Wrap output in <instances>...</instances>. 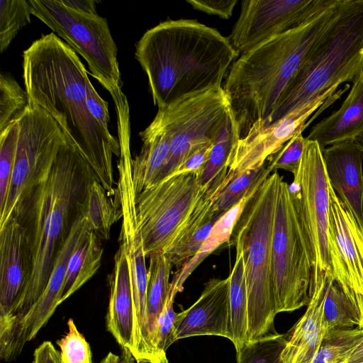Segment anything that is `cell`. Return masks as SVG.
<instances>
[{
    "label": "cell",
    "instance_id": "37",
    "mask_svg": "<svg viewBox=\"0 0 363 363\" xmlns=\"http://www.w3.org/2000/svg\"><path fill=\"white\" fill-rule=\"evenodd\" d=\"M31 6L26 0L0 1V50L5 51L19 30L30 22Z\"/></svg>",
    "mask_w": 363,
    "mask_h": 363
},
{
    "label": "cell",
    "instance_id": "26",
    "mask_svg": "<svg viewBox=\"0 0 363 363\" xmlns=\"http://www.w3.org/2000/svg\"><path fill=\"white\" fill-rule=\"evenodd\" d=\"M239 139L238 124L230 111L213 141L204 169L198 177L200 185L207 193L222 191L230 183L225 177L231 155Z\"/></svg>",
    "mask_w": 363,
    "mask_h": 363
},
{
    "label": "cell",
    "instance_id": "48",
    "mask_svg": "<svg viewBox=\"0 0 363 363\" xmlns=\"http://www.w3.org/2000/svg\"><path fill=\"white\" fill-rule=\"evenodd\" d=\"M360 78L362 79V82H363V66L362 68V71L360 72ZM361 149L362 153H363V134L358 138V140L356 141Z\"/></svg>",
    "mask_w": 363,
    "mask_h": 363
},
{
    "label": "cell",
    "instance_id": "39",
    "mask_svg": "<svg viewBox=\"0 0 363 363\" xmlns=\"http://www.w3.org/2000/svg\"><path fill=\"white\" fill-rule=\"evenodd\" d=\"M68 332L56 341L62 363H92L90 346L78 330L73 319L67 321Z\"/></svg>",
    "mask_w": 363,
    "mask_h": 363
},
{
    "label": "cell",
    "instance_id": "25",
    "mask_svg": "<svg viewBox=\"0 0 363 363\" xmlns=\"http://www.w3.org/2000/svg\"><path fill=\"white\" fill-rule=\"evenodd\" d=\"M214 199L203 196L172 247L164 253L173 266L182 267L195 256L217 220L223 215L216 213Z\"/></svg>",
    "mask_w": 363,
    "mask_h": 363
},
{
    "label": "cell",
    "instance_id": "8",
    "mask_svg": "<svg viewBox=\"0 0 363 363\" xmlns=\"http://www.w3.org/2000/svg\"><path fill=\"white\" fill-rule=\"evenodd\" d=\"M313 259L303 232L290 185L280 181L272 248V278L277 313L308 304Z\"/></svg>",
    "mask_w": 363,
    "mask_h": 363
},
{
    "label": "cell",
    "instance_id": "24",
    "mask_svg": "<svg viewBox=\"0 0 363 363\" xmlns=\"http://www.w3.org/2000/svg\"><path fill=\"white\" fill-rule=\"evenodd\" d=\"M139 135L143 144L139 154L132 160V177L136 195L155 183L167 162L170 145L169 135L156 116Z\"/></svg>",
    "mask_w": 363,
    "mask_h": 363
},
{
    "label": "cell",
    "instance_id": "30",
    "mask_svg": "<svg viewBox=\"0 0 363 363\" xmlns=\"http://www.w3.org/2000/svg\"><path fill=\"white\" fill-rule=\"evenodd\" d=\"M81 213L86 220L89 231L102 240L110 237L111 226L122 218V211L116 199L113 200L96 179L88 187Z\"/></svg>",
    "mask_w": 363,
    "mask_h": 363
},
{
    "label": "cell",
    "instance_id": "3",
    "mask_svg": "<svg viewBox=\"0 0 363 363\" xmlns=\"http://www.w3.org/2000/svg\"><path fill=\"white\" fill-rule=\"evenodd\" d=\"M135 55L158 109L221 87L240 56L228 37L192 19L167 20L147 30Z\"/></svg>",
    "mask_w": 363,
    "mask_h": 363
},
{
    "label": "cell",
    "instance_id": "16",
    "mask_svg": "<svg viewBox=\"0 0 363 363\" xmlns=\"http://www.w3.org/2000/svg\"><path fill=\"white\" fill-rule=\"evenodd\" d=\"M337 89L327 91L272 125L251 129L245 137L238 141L231 155L225 178L231 182L244 173L262 167L294 136L303 132L308 119Z\"/></svg>",
    "mask_w": 363,
    "mask_h": 363
},
{
    "label": "cell",
    "instance_id": "42",
    "mask_svg": "<svg viewBox=\"0 0 363 363\" xmlns=\"http://www.w3.org/2000/svg\"><path fill=\"white\" fill-rule=\"evenodd\" d=\"M194 9L218 16L223 19L231 17L237 0H186Z\"/></svg>",
    "mask_w": 363,
    "mask_h": 363
},
{
    "label": "cell",
    "instance_id": "11",
    "mask_svg": "<svg viewBox=\"0 0 363 363\" xmlns=\"http://www.w3.org/2000/svg\"><path fill=\"white\" fill-rule=\"evenodd\" d=\"M230 111L223 86L158 109L156 116L169 135L170 145L165 166L155 184L170 176L199 147L213 143Z\"/></svg>",
    "mask_w": 363,
    "mask_h": 363
},
{
    "label": "cell",
    "instance_id": "2",
    "mask_svg": "<svg viewBox=\"0 0 363 363\" xmlns=\"http://www.w3.org/2000/svg\"><path fill=\"white\" fill-rule=\"evenodd\" d=\"M84 156L72 144L60 150L48 177L19 203L13 216L26 228L33 270L23 296L0 332L12 337L22 319L43 293L55 259L82 214L88 187L96 179Z\"/></svg>",
    "mask_w": 363,
    "mask_h": 363
},
{
    "label": "cell",
    "instance_id": "9",
    "mask_svg": "<svg viewBox=\"0 0 363 363\" xmlns=\"http://www.w3.org/2000/svg\"><path fill=\"white\" fill-rule=\"evenodd\" d=\"M18 121L17 149L9 191L0 206V229L26 196L48 177L60 150L69 143L57 123L37 105L29 103Z\"/></svg>",
    "mask_w": 363,
    "mask_h": 363
},
{
    "label": "cell",
    "instance_id": "22",
    "mask_svg": "<svg viewBox=\"0 0 363 363\" xmlns=\"http://www.w3.org/2000/svg\"><path fill=\"white\" fill-rule=\"evenodd\" d=\"M326 274L319 284L311 288L305 313L290 330L289 339L281 353L283 363H311L330 330L324 314Z\"/></svg>",
    "mask_w": 363,
    "mask_h": 363
},
{
    "label": "cell",
    "instance_id": "5",
    "mask_svg": "<svg viewBox=\"0 0 363 363\" xmlns=\"http://www.w3.org/2000/svg\"><path fill=\"white\" fill-rule=\"evenodd\" d=\"M362 66L363 0H340L332 23L306 54L261 128L342 83L353 82Z\"/></svg>",
    "mask_w": 363,
    "mask_h": 363
},
{
    "label": "cell",
    "instance_id": "10",
    "mask_svg": "<svg viewBox=\"0 0 363 363\" xmlns=\"http://www.w3.org/2000/svg\"><path fill=\"white\" fill-rule=\"evenodd\" d=\"M206 191L195 173L172 174L136 195L138 226L146 257L174 244Z\"/></svg>",
    "mask_w": 363,
    "mask_h": 363
},
{
    "label": "cell",
    "instance_id": "50",
    "mask_svg": "<svg viewBox=\"0 0 363 363\" xmlns=\"http://www.w3.org/2000/svg\"><path fill=\"white\" fill-rule=\"evenodd\" d=\"M137 363H147V362H137Z\"/></svg>",
    "mask_w": 363,
    "mask_h": 363
},
{
    "label": "cell",
    "instance_id": "32",
    "mask_svg": "<svg viewBox=\"0 0 363 363\" xmlns=\"http://www.w3.org/2000/svg\"><path fill=\"white\" fill-rule=\"evenodd\" d=\"M326 281L324 314L329 330L359 328V317L340 284L329 274H326Z\"/></svg>",
    "mask_w": 363,
    "mask_h": 363
},
{
    "label": "cell",
    "instance_id": "4",
    "mask_svg": "<svg viewBox=\"0 0 363 363\" xmlns=\"http://www.w3.org/2000/svg\"><path fill=\"white\" fill-rule=\"evenodd\" d=\"M339 1L301 26L240 55L232 64L223 88L240 139L251 129L264 125L306 54L332 23Z\"/></svg>",
    "mask_w": 363,
    "mask_h": 363
},
{
    "label": "cell",
    "instance_id": "17",
    "mask_svg": "<svg viewBox=\"0 0 363 363\" xmlns=\"http://www.w3.org/2000/svg\"><path fill=\"white\" fill-rule=\"evenodd\" d=\"M229 286L228 277L206 282L199 299L176 313L167 347L180 339L201 335L221 336L233 342Z\"/></svg>",
    "mask_w": 363,
    "mask_h": 363
},
{
    "label": "cell",
    "instance_id": "38",
    "mask_svg": "<svg viewBox=\"0 0 363 363\" xmlns=\"http://www.w3.org/2000/svg\"><path fill=\"white\" fill-rule=\"evenodd\" d=\"M19 133L16 121L0 133V206L6 199L13 172Z\"/></svg>",
    "mask_w": 363,
    "mask_h": 363
},
{
    "label": "cell",
    "instance_id": "33",
    "mask_svg": "<svg viewBox=\"0 0 363 363\" xmlns=\"http://www.w3.org/2000/svg\"><path fill=\"white\" fill-rule=\"evenodd\" d=\"M276 331L259 339L245 342L236 350L238 363H283L281 353L289 339Z\"/></svg>",
    "mask_w": 363,
    "mask_h": 363
},
{
    "label": "cell",
    "instance_id": "15",
    "mask_svg": "<svg viewBox=\"0 0 363 363\" xmlns=\"http://www.w3.org/2000/svg\"><path fill=\"white\" fill-rule=\"evenodd\" d=\"M121 153L117 163L118 179L114 194L122 211L119 242L127 255L140 351L145 354L152 350L147 332L146 257L137 218L136 194L132 177L133 158L130 151Z\"/></svg>",
    "mask_w": 363,
    "mask_h": 363
},
{
    "label": "cell",
    "instance_id": "36",
    "mask_svg": "<svg viewBox=\"0 0 363 363\" xmlns=\"http://www.w3.org/2000/svg\"><path fill=\"white\" fill-rule=\"evenodd\" d=\"M28 97L14 78L0 74V133L18 121L28 106Z\"/></svg>",
    "mask_w": 363,
    "mask_h": 363
},
{
    "label": "cell",
    "instance_id": "14",
    "mask_svg": "<svg viewBox=\"0 0 363 363\" xmlns=\"http://www.w3.org/2000/svg\"><path fill=\"white\" fill-rule=\"evenodd\" d=\"M328 233L332 277L350 301L363 329V228L352 212L329 189Z\"/></svg>",
    "mask_w": 363,
    "mask_h": 363
},
{
    "label": "cell",
    "instance_id": "19",
    "mask_svg": "<svg viewBox=\"0 0 363 363\" xmlns=\"http://www.w3.org/2000/svg\"><path fill=\"white\" fill-rule=\"evenodd\" d=\"M110 297L106 315L107 330L121 349L128 350L140 359V334L134 310L133 291L126 252L120 244L114 267L108 276Z\"/></svg>",
    "mask_w": 363,
    "mask_h": 363
},
{
    "label": "cell",
    "instance_id": "20",
    "mask_svg": "<svg viewBox=\"0 0 363 363\" xmlns=\"http://www.w3.org/2000/svg\"><path fill=\"white\" fill-rule=\"evenodd\" d=\"M89 232L86 220L81 214L57 255L43 293L18 327L19 336L23 342H28L35 337L60 305L69 258L76 248L86 239Z\"/></svg>",
    "mask_w": 363,
    "mask_h": 363
},
{
    "label": "cell",
    "instance_id": "34",
    "mask_svg": "<svg viewBox=\"0 0 363 363\" xmlns=\"http://www.w3.org/2000/svg\"><path fill=\"white\" fill-rule=\"evenodd\" d=\"M363 340V329L330 330L311 363H340Z\"/></svg>",
    "mask_w": 363,
    "mask_h": 363
},
{
    "label": "cell",
    "instance_id": "6",
    "mask_svg": "<svg viewBox=\"0 0 363 363\" xmlns=\"http://www.w3.org/2000/svg\"><path fill=\"white\" fill-rule=\"evenodd\" d=\"M282 176L270 174L240 213L230 239L244 261L248 299L247 340L275 332L277 313L272 278V248L277 194ZM229 241V242H230Z\"/></svg>",
    "mask_w": 363,
    "mask_h": 363
},
{
    "label": "cell",
    "instance_id": "49",
    "mask_svg": "<svg viewBox=\"0 0 363 363\" xmlns=\"http://www.w3.org/2000/svg\"><path fill=\"white\" fill-rule=\"evenodd\" d=\"M160 363H169L167 358H164Z\"/></svg>",
    "mask_w": 363,
    "mask_h": 363
},
{
    "label": "cell",
    "instance_id": "28",
    "mask_svg": "<svg viewBox=\"0 0 363 363\" xmlns=\"http://www.w3.org/2000/svg\"><path fill=\"white\" fill-rule=\"evenodd\" d=\"M147 273V319L150 345L160 360H162L154 346L158 318L169 294V276L173 267L166 254H155L149 257Z\"/></svg>",
    "mask_w": 363,
    "mask_h": 363
},
{
    "label": "cell",
    "instance_id": "31",
    "mask_svg": "<svg viewBox=\"0 0 363 363\" xmlns=\"http://www.w3.org/2000/svg\"><path fill=\"white\" fill-rule=\"evenodd\" d=\"M228 277L233 343L237 350L247 342L248 329V299L245 266L242 255L238 250H236L235 264Z\"/></svg>",
    "mask_w": 363,
    "mask_h": 363
},
{
    "label": "cell",
    "instance_id": "18",
    "mask_svg": "<svg viewBox=\"0 0 363 363\" xmlns=\"http://www.w3.org/2000/svg\"><path fill=\"white\" fill-rule=\"evenodd\" d=\"M33 270L26 228L14 217L0 229V325L21 301Z\"/></svg>",
    "mask_w": 363,
    "mask_h": 363
},
{
    "label": "cell",
    "instance_id": "47",
    "mask_svg": "<svg viewBox=\"0 0 363 363\" xmlns=\"http://www.w3.org/2000/svg\"><path fill=\"white\" fill-rule=\"evenodd\" d=\"M340 363H363V340L351 352L347 358Z\"/></svg>",
    "mask_w": 363,
    "mask_h": 363
},
{
    "label": "cell",
    "instance_id": "27",
    "mask_svg": "<svg viewBox=\"0 0 363 363\" xmlns=\"http://www.w3.org/2000/svg\"><path fill=\"white\" fill-rule=\"evenodd\" d=\"M263 181L257 184L247 194L217 220L197 254L175 273L170 282L171 291L175 294L181 291L184 283L199 264L220 245L230 241L234 226L245 206Z\"/></svg>",
    "mask_w": 363,
    "mask_h": 363
},
{
    "label": "cell",
    "instance_id": "7",
    "mask_svg": "<svg viewBox=\"0 0 363 363\" xmlns=\"http://www.w3.org/2000/svg\"><path fill=\"white\" fill-rule=\"evenodd\" d=\"M31 13L87 62L91 74L109 92L116 112L117 128L130 127V109L122 91L117 46L107 20L96 13L72 9L62 0H28Z\"/></svg>",
    "mask_w": 363,
    "mask_h": 363
},
{
    "label": "cell",
    "instance_id": "46",
    "mask_svg": "<svg viewBox=\"0 0 363 363\" xmlns=\"http://www.w3.org/2000/svg\"><path fill=\"white\" fill-rule=\"evenodd\" d=\"M135 361L134 357L128 350L121 349L120 355L109 352L99 363H134Z\"/></svg>",
    "mask_w": 363,
    "mask_h": 363
},
{
    "label": "cell",
    "instance_id": "44",
    "mask_svg": "<svg viewBox=\"0 0 363 363\" xmlns=\"http://www.w3.org/2000/svg\"><path fill=\"white\" fill-rule=\"evenodd\" d=\"M32 363H62L60 353L50 341H45L34 351Z\"/></svg>",
    "mask_w": 363,
    "mask_h": 363
},
{
    "label": "cell",
    "instance_id": "12",
    "mask_svg": "<svg viewBox=\"0 0 363 363\" xmlns=\"http://www.w3.org/2000/svg\"><path fill=\"white\" fill-rule=\"evenodd\" d=\"M330 186L322 149L308 140L290 189L313 259L311 288L326 274L332 276L328 241Z\"/></svg>",
    "mask_w": 363,
    "mask_h": 363
},
{
    "label": "cell",
    "instance_id": "45",
    "mask_svg": "<svg viewBox=\"0 0 363 363\" xmlns=\"http://www.w3.org/2000/svg\"><path fill=\"white\" fill-rule=\"evenodd\" d=\"M69 8L89 13H96V1L93 0H62Z\"/></svg>",
    "mask_w": 363,
    "mask_h": 363
},
{
    "label": "cell",
    "instance_id": "23",
    "mask_svg": "<svg viewBox=\"0 0 363 363\" xmlns=\"http://www.w3.org/2000/svg\"><path fill=\"white\" fill-rule=\"evenodd\" d=\"M363 134V82L359 77L340 107L315 124L306 138L321 149L348 141H357Z\"/></svg>",
    "mask_w": 363,
    "mask_h": 363
},
{
    "label": "cell",
    "instance_id": "41",
    "mask_svg": "<svg viewBox=\"0 0 363 363\" xmlns=\"http://www.w3.org/2000/svg\"><path fill=\"white\" fill-rule=\"evenodd\" d=\"M86 103L92 117L105 131L110 133L108 103L99 95L91 81L87 84Z\"/></svg>",
    "mask_w": 363,
    "mask_h": 363
},
{
    "label": "cell",
    "instance_id": "40",
    "mask_svg": "<svg viewBox=\"0 0 363 363\" xmlns=\"http://www.w3.org/2000/svg\"><path fill=\"white\" fill-rule=\"evenodd\" d=\"M307 141L302 133L294 136L270 160L272 169H281L294 174L298 169Z\"/></svg>",
    "mask_w": 363,
    "mask_h": 363
},
{
    "label": "cell",
    "instance_id": "1",
    "mask_svg": "<svg viewBox=\"0 0 363 363\" xmlns=\"http://www.w3.org/2000/svg\"><path fill=\"white\" fill-rule=\"evenodd\" d=\"M23 77L28 102L53 118L108 195H114L113 155L120 157V144L88 110L90 80L77 52L55 33L42 35L23 53Z\"/></svg>",
    "mask_w": 363,
    "mask_h": 363
},
{
    "label": "cell",
    "instance_id": "29",
    "mask_svg": "<svg viewBox=\"0 0 363 363\" xmlns=\"http://www.w3.org/2000/svg\"><path fill=\"white\" fill-rule=\"evenodd\" d=\"M101 238L90 231L86 239L72 254L60 304L89 281L101 266L104 248Z\"/></svg>",
    "mask_w": 363,
    "mask_h": 363
},
{
    "label": "cell",
    "instance_id": "21",
    "mask_svg": "<svg viewBox=\"0 0 363 363\" xmlns=\"http://www.w3.org/2000/svg\"><path fill=\"white\" fill-rule=\"evenodd\" d=\"M328 181L363 228V153L356 141L322 149Z\"/></svg>",
    "mask_w": 363,
    "mask_h": 363
},
{
    "label": "cell",
    "instance_id": "43",
    "mask_svg": "<svg viewBox=\"0 0 363 363\" xmlns=\"http://www.w3.org/2000/svg\"><path fill=\"white\" fill-rule=\"evenodd\" d=\"M213 143H208L199 147L171 175L195 173L199 177L208 161Z\"/></svg>",
    "mask_w": 363,
    "mask_h": 363
},
{
    "label": "cell",
    "instance_id": "35",
    "mask_svg": "<svg viewBox=\"0 0 363 363\" xmlns=\"http://www.w3.org/2000/svg\"><path fill=\"white\" fill-rule=\"evenodd\" d=\"M258 169L247 172L231 181L219 194L213 208L216 213L223 215L238 203L259 182L273 171L271 160Z\"/></svg>",
    "mask_w": 363,
    "mask_h": 363
},
{
    "label": "cell",
    "instance_id": "13",
    "mask_svg": "<svg viewBox=\"0 0 363 363\" xmlns=\"http://www.w3.org/2000/svg\"><path fill=\"white\" fill-rule=\"evenodd\" d=\"M337 0H245L228 37L242 55L304 23Z\"/></svg>",
    "mask_w": 363,
    "mask_h": 363
}]
</instances>
